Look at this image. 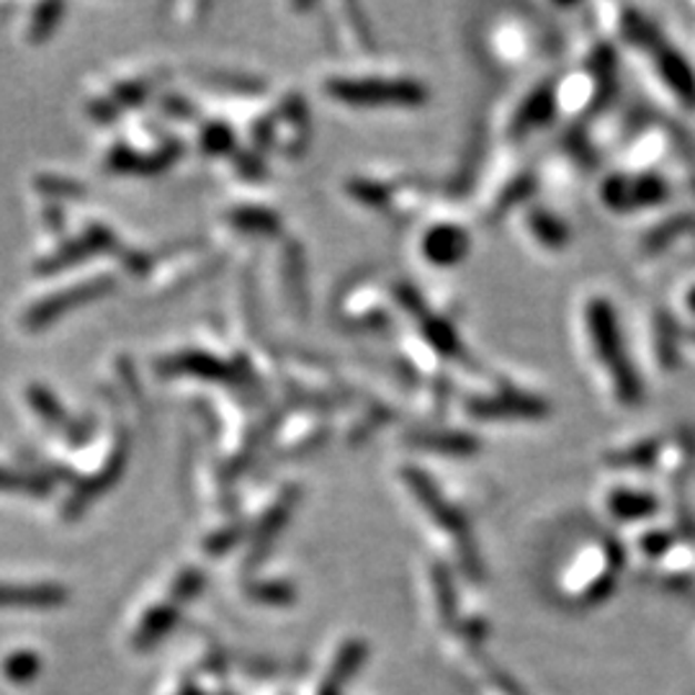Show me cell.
Instances as JSON below:
<instances>
[{
  "label": "cell",
  "instance_id": "1",
  "mask_svg": "<svg viewBox=\"0 0 695 695\" xmlns=\"http://www.w3.org/2000/svg\"><path fill=\"white\" fill-rule=\"evenodd\" d=\"M574 333L595 387L616 410H636L646 399V381L628 348L616 299L603 289H587L574 307Z\"/></svg>",
  "mask_w": 695,
  "mask_h": 695
},
{
  "label": "cell",
  "instance_id": "2",
  "mask_svg": "<svg viewBox=\"0 0 695 695\" xmlns=\"http://www.w3.org/2000/svg\"><path fill=\"white\" fill-rule=\"evenodd\" d=\"M619 93V50L609 39H590L572 68L556 73L559 116L585 126L611 106Z\"/></svg>",
  "mask_w": 695,
  "mask_h": 695
},
{
  "label": "cell",
  "instance_id": "3",
  "mask_svg": "<svg viewBox=\"0 0 695 695\" xmlns=\"http://www.w3.org/2000/svg\"><path fill=\"white\" fill-rule=\"evenodd\" d=\"M675 191L677 181L667 171H623L613 165L597 175L595 202L613 217H638L667 209Z\"/></svg>",
  "mask_w": 695,
  "mask_h": 695
},
{
  "label": "cell",
  "instance_id": "4",
  "mask_svg": "<svg viewBox=\"0 0 695 695\" xmlns=\"http://www.w3.org/2000/svg\"><path fill=\"white\" fill-rule=\"evenodd\" d=\"M467 410L482 422H543L551 418L554 405L539 389L518 385L515 379H494L482 395L469 397Z\"/></svg>",
  "mask_w": 695,
  "mask_h": 695
},
{
  "label": "cell",
  "instance_id": "5",
  "mask_svg": "<svg viewBox=\"0 0 695 695\" xmlns=\"http://www.w3.org/2000/svg\"><path fill=\"white\" fill-rule=\"evenodd\" d=\"M556 106V73L543 75L525 88L518 99L510 103L505 119H502V140L510 147H523L529 140L549 132L559 122Z\"/></svg>",
  "mask_w": 695,
  "mask_h": 695
},
{
  "label": "cell",
  "instance_id": "6",
  "mask_svg": "<svg viewBox=\"0 0 695 695\" xmlns=\"http://www.w3.org/2000/svg\"><path fill=\"white\" fill-rule=\"evenodd\" d=\"M549 50V31L525 16H508L492 27L490 52L502 68L533 65Z\"/></svg>",
  "mask_w": 695,
  "mask_h": 695
},
{
  "label": "cell",
  "instance_id": "7",
  "mask_svg": "<svg viewBox=\"0 0 695 695\" xmlns=\"http://www.w3.org/2000/svg\"><path fill=\"white\" fill-rule=\"evenodd\" d=\"M515 219L525 245L541 258H562L572 251L574 227L570 225V219L541 198L518 212Z\"/></svg>",
  "mask_w": 695,
  "mask_h": 695
},
{
  "label": "cell",
  "instance_id": "8",
  "mask_svg": "<svg viewBox=\"0 0 695 695\" xmlns=\"http://www.w3.org/2000/svg\"><path fill=\"white\" fill-rule=\"evenodd\" d=\"M597 505L616 523H644L657 518L662 510V494L644 484L638 477H616L603 484Z\"/></svg>",
  "mask_w": 695,
  "mask_h": 695
},
{
  "label": "cell",
  "instance_id": "9",
  "mask_svg": "<svg viewBox=\"0 0 695 695\" xmlns=\"http://www.w3.org/2000/svg\"><path fill=\"white\" fill-rule=\"evenodd\" d=\"M677 132L670 124L644 122L623 142L619 167L623 171H665L675 157Z\"/></svg>",
  "mask_w": 695,
  "mask_h": 695
},
{
  "label": "cell",
  "instance_id": "10",
  "mask_svg": "<svg viewBox=\"0 0 695 695\" xmlns=\"http://www.w3.org/2000/svg\"><path fill=\"white\" fill-rule=\"evenodd\" d=\"M665 436L667 430H650L644 436L609 446L601 453L603 469H609L616 477H652Z\"/></svg>",
  "mask_w": 695,
  "mask_h": 695
},
{
  "label": "cell",
  "instance_id": "11",
  "mask_svg": "<svg viewBox=\"0 0 695 695\" xmlns=\"http://www.w3.org/2000/svg\"><path fill=\"white\" fill-rule=\"evenodd\" d=\"M688 239H695V212L693 209H673L646 227L638 235L636 255L644 263L667 258L677 247Z\"/></svg>",
  "mask_w": 695,
  "mask_h": 695
},
{
  "label": "cell",
  "instance_id": "12",
  "mask_svg": "<svg viewBox=\"0 0 695 695\" xmlns=\"http://www.w3.org/2000/svg\"><path fill=\"white\" fill-rule=\"evenodd\" d=\"M333 93L348 101L366 103H399V106H418L428 99V91L415 80H340L333 85Z\"/></svg>",
  "mask_w": 695,
  "mask_h": 695
},
{
  "label": "cell",
  "instance_id": "13",
  "mask_svg": "<svg viewBox=\"0 0 695 695\" xmlns=\"http://www.w3.org/2000/svg\"><path fill=\"white\" fill-rule=\"evenodd\" d=\"M693 474H695V428L681 426L667 430L652 477H657L660 482L667 487H683Z\"/></svg>",
  "mask_w": 695,
  "mask_h": 695
},
{
  "label": "cell",
  "instance_id": "14",
  "mask_svg": "<svg viewBox=\"0 0 695 695\" xmlns=\"http://www.w3.org/2000/svg\"><path fill=\"white\" fill-rule=\"evenodd\" d=\"M646 346L660 374H673L685 354V327L673 315V309H657L650 317Z\"/></svg>",
  "mask_w": 695,
  "mask_h": 695
},
{
  "label": "cell",
  "instance_id": "15",
  "mask_svg": "<svg viewBox=\"0 0 695 695\" xmlns=\"http://www.w3.org/2000/svg\"><path fill=\"white\" fill-rule=\"evenodd\" d=\"M420 251L438 268L459 266L471 253V232L459 222H436L422 232Z\"/></svg>",
  "mask_w": 695,
  "mask_h": 695
},
{
  "label": "cell",
  "instance_id": "16",
  "mask_svg": "<svg viewBox=\"0 0 695 695\" xmlns=\"http://www.w3.org/2000/svg\"><path fill=\"white\" fill-rule=\"evenodd\" d=\"M418 443L426 449H436L446 453V457H474L482 449V441L474 433H463V430H430V433L418 436Z\"/></svg>",
  "mask_w": 695,
  "mask_h": 695
},
{
  "label": "cell",
  "instance_id": "17",
  "mask_svg": "<svg viewBox=\"0 0 695 695\" xmlns=\"http://www.w3.org/2000/svg\"><path fill=\"white\" fill-rule=\"evenodd\" d=\"M65 601V593L60 587H0V605H58Z\"/></svg>",
  "mask_w": 695,
  "mask_h": 695
},
{
  "label": "cell",
  "instance_id": "18",
  "mask_svg": "<svg viewBox=\"0 0 695 695\" xmlns=\"http://www.w3.org/2000/svg\"><path fill=\"white\" fill-rule=\"evenodd\" d=\"M673 315L681 319L683 327H695V276H688L675 289Z\"/></svg>",
  "mask_w": 695,
  "mask_h": 695
},
{
  "label": "cell",
  "instance_id": "19",
  "mask_svg": "<svg viewBox=\"0 0 695 695\" xmlns=\"http://www.w3.org/2000/svg\"><path fill=\"white\" fill-rule=\"evenodd\" d=\"M695 348V327H685V348Z\"/></svg>",
  "mask_w": 695,
  "mask_h": 695
},
{
  "label": "cell",
  "instance_id": "20",
  "mask_svg": "<svg viewBox=\"0 0 695 695\" xmlns=\"http://www.w3.org/2000/svg\"><path fill=\"white\" fill-rule=\"evenodd\" d=\"M693 11H695V6H693Z\"/></svg>",
  "mask_w": 695,
  "mask_h": 695
}]
</instances>
